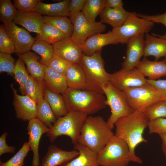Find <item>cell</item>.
I'll return each mask as SVG.
<instances>
[{"mask_svg":"<svg viewBox=\"0 0 166 166\" xmlns=\"http://www.w3.org/2000/svg\"><path fill=\"white\" fill-rule=\"evenodd\" d=\"M43 17L45 22L53 26L67 37H71L73 33V26L67 17L44 16Z\"/></svg>","mask_w":166,"mask_h":166,"instance_id":"cell-33","label":"cell"},{"mask_svg":"<svg viewBox=\"0 0 166 166\" xmlns=\"http://www.w3.org/2000/svg\"><path fill=\"white\" fill-rule=\"evenodd\" d=\"M144 56H153L155 61L166 56V39L146 33L145 36Z\"/></svg>","mask_w":166,"mask_h":166,"instance_id":"cell-22","label":"cell"},{"mask_svg":"<svg viewBox=\"0 0 166 166\" xmlns=\"http://www.w3.org/2000/svg\"><path fill=\"white\" fill-rule=\"evenodd\" d=\"M17 54L26 64L30 75L43 82L46 66L40 63L39 57L35 53L30 51L22 54Z\"/></svg>","mask_w":166,"mask_h":166,"instance_id":"cell-25","label":"cell"},{"mask_svg":"<svg viewBox=\"0 0 166 166\" xmlns=\"http://www.w3.org/2000/svg\"><path fill=\"white\" fill-rule=\"evenodd\" d=\"M138 16L154 23H160L163 25L166 28V11L164 13L156 15H149L139 14ZM166 35V32L164 34Z\"/></svg>","mask_w":166,"mask_h":166,"instance_id":"cell-47","label":"cell"},{"mask_svg":"<svg viewBox=\"0 0 166 166\" xmlns=\"http://www.w3.org/2000/svg\"><path fill=\"white\" fill-rule=\"evenodd\" d=\"M45 87L51 91L63 94L68 88L65 76L46 66L43 79Z\"/></svg>","mask_w":166,"mask_h":166,"instance_id":"cell-23","label":"cell"},{"mask_svg":"<svg viewBox=\"0 0 166 166\" xmlns=\"http://www.w3.org/2000/svg\"><path fill=\"white\" fill-rule=\"evenodd\" d=\"M65 76L68 88L85 90V76L79 63L71 64L68 68Z\"/></svg>","mask_w":166,"mask_h":166,"instance_id":"cell-26","label":"cell"},{"mask_svg":"<svg viewBox=\"0 0 166 166\" xmlns=\"http://www.w3.org/2000/svg\"><path fill=\"white\" fill-rule=\"evenodd\" d=\"M14 75L19 86L20 91L22 95H26L25 86L30 76L26 70L25 63L20 57L15 62L13 71Z\"/></svg>","mask_w":166,"mask_h":166,"instance_id":"cell-35","label":"cell"},{"mask_svg":"<svg viewBox=\"0 0 166 166\" xmlns=\"http://www.w3.org/2000/svg\"><path fill=\"white\" fill-rule=\"evenodd\" d=\"M147 82L153 86L159 92L161 100L166 101V79L151 80L146 79Z\"/></svg>","mask_w":166,"mask_h":166,"instance_id":"cell-45","label":"cell"},{"mask_svg":"<svg viewBox=\"0 0 166 166\" xmlns=\"http://www.w3.org/2000/svg\"><path fill=\"white\" fill-rule=\"evenodd\" d=\"M112 130L101 116H88L77 143L98 154L114 135Z\"/></svg>","mask_w":166,"mask_h":166,"instance_id":"cell-2","label":"cell"},{"mask_svg":"<svg viewBox=\"0 0 166 166\" xmlns=\"http://www.w3.org/2000/svg\"><path fill=\"white\" fill-rule=\"evenodd\" d=\"M97 160L100 166H127L131 161L129 147L114 135L97 154Z\"/></svg>","mask_w":166,"mask_h":166,"instance_id":"cell-7","label":"cell"},{"mask_svg":"<svg viewBox=\"0 0 166 166\" xmlns=\"http://www.w3.org/2000/svg\"><path fill=\"white\" fill-rule=\"evenodd\" d=\"M13 22L16 24L22 26L30 32L39 34L41 26L45 23L43 16L34 11L18 13Z\"/></svg>","mask_w":166,"mask_h":166,"instance_id":"cell-19","label":"cell"},{"mask_svg":"<svg viewBox=\"0 0 166 166\" xmlns=\"http://www.w3.org/2000/svg\"><path fill=\"white\" fill-rule=\"evenodd\" d=\"M7 135V132H4L0 137V156L6 153H14L15 151V147L9 146L7 144L6 138Z\"/></svg>","mask_w":166,"mask_h":166,"instance_id":"cell-46","label":"cell"},{"mask_svg":"<svg viewBox=\"0 0 166 166\" xmlns=\"http://www.w3.org/2000/svg\"><path fill=\"white\" fill-rule=\"evenodd\" d=\"M118 43L112 31L105 34L97 33L85 41L82 47L83 53L91 56L96 52L101 51L105 46Z\"/></svg>","mask_w":166,"mask_h":166,"instance_id":"cell-18","label":"cell"},{"mask_svg":"<svg viewBox=\"0 0 166 166\" xmlns=\"http://www.w3.org/2000/svg\"><path fill=\"white\" fill-rule=\"evenodd\" d=\"M88 116L81 113L70 111L58 118L46 133L50 142L54 143L59 136H66L70 138L73 144L77 143Z\"/></svg>","mask_w":166,"mask_h":166,"instance_id":"cell-4","label":"cell"},{"mask_svg":"<svg viewBox=\"0 0 166 166\" xmlns=\"http://www.w3.org/2000/svg\"><path fill=\"white\" fill-rule=\"evenodd\" d=\"M28 122L26 130L29 137L28 142L30 150L33 153L32 166H39L40 165L39 153L40 141L42 136L43 134L46 133L49 128L37 118Z\"/></svg>","mask_w":166,"mask_h":166,"instance_id":"cell-13","label":"cell"},{"mask_svg":"<svg viewBox=\"0 0 166 166\" xmlns=\"http://www.w3.org/2000/svg\"><path fill=\"white\" fill-rule=\"evenodd\" d=\"M130 12L124 9L117 10L105 7L100 14V22L115 28L122 25L126 21Z\"/></svg>","mask_w":166,"mask_h":166,"instance_id":"cell-27","label":"cell"},{"mask_svg":"<svg viewBox=\"0 0 166 166\" xmlns=\"http://www.w3.org/2000/svg\"><path fill=\"white\" fill-rule=\"evenodd\" d=\"M136 67L149 80H156L166 76V63L164 60L151 61L144 58L140 61Z\"/></svg>","mask_w":166,"mask_h":166,"instance_id":"cell-20","label":"cell"},{"mask_svg":"<svg viewBox=\"0 0 166 166\" xmlns=\"http://www.w3.org/2000/svg\"><path fill=\"white\" fill-rule=\"evenodd\" d=\"M71 65L65 60L54 54L47 66L56 72L65 76Z\"/></svg>","mask_w":166,"mask_h":166,"instance_id":"cell-41","label":"cell"},{"mask_svg":"<svg viewBox=\"0 0 166 166\" xmlns=\"http://www.w3.org/2000/svg\"><path fill=\"white\" fill-rule=\"evenodd\" d=\"M109 82L119 90L140 86L147 83L145 77L136 67L121 69L109 74Z\"/></svg>","mask_w":166,"mask_h":166,"instance_id":"cell-11","label":"cell"},{"mask_svg":"<svg viewBox=\"0 0 166 166\" xmlns=\"http://www.w3.org/2000/svg\"><path fill=\"white\" fill-rule=\"evenodd\" d=\"M69 112L75 111L88 115L105 108L106 98L103 94L88 90L68 87L62 94Z\"/></svg>","mask_w":166,"mask_h":166,"instance_id":"cell-3","label":"cell"},{"mask_svg":"<svg viewBox=\"0 0 166 166\" xmlns=\"http://www.w3.org/2000/svg\"><path fill=\"white\" fill-rule=\"evenodd\" d=\"M145 34L133 38L127 43L126 57L121 63L122 69H128L136 67L144 56Z\"/></svg>","mask_w":166,"mask_h":166,"instance_id":"cell-16","label":"cell"},{"mask_svg":"<svg viewBox=\"0 0 166 166\" xmlns=\"http://www.w3.org/2000/svg\"><path fill=\"white\" fill-rule=\"evenodd\" d=\"M148 127L149 134H166V118H160L149 121Z\"/></svg>","mask_w":166,"mask_h":166,"instance_id":"cell-42","label":"cell"},{"mask_svg":"<svg viewBox=\"0 0 166 166\" xmlns=\"http://www.w3.org/2000/svg\"><path fill=\"white\" fill-rule=\"evenodd\" d=\"M3 25L14 45L15 53L22 54L30 51L35 39L28 31L17 26L13 21L3 23Z\"/></svg>","mask_w":166,"mask_h":166,"instance_id":"cell-12","label":"cell"},{"mask_svg":"<svg viewBox=\"0 0 166 166\" xmlns=\"http://www.w3.org/2000/svg\"><path fill=\"white\" fill-rule=\"evenodd\" d=\"M159 135L162 140V150L166 157V134L162 133L159 134Z\"/></svg>","mask_w":166,"mask_h":166,"instance_id":"cell-49","label":"cell"},{"mask_svg":"<svg viewBox=\"0 0 166 166\" xmlns=\"http://www.w3.org/2000/svg\"><path fill=\"white\" fill-rule=\"evenodd\" d=\"M31 50L35 51L41 57L40 62L47 66L54 55V49L52 45L44 41L35 40Z\"/></svg>","mask_w":166,"mask_h":166,"instance_id":"cell-32","label":"cell"},{"mask_svg":"<svg viewBox=\"0 0 166 166\" xmlns=\"http://www.w3.org/2000/svg\"><path fill=\"white\" fill-rule=\"evenodd\" d=\"M86 0H70L68 11L71 22L81 11Z\"/></svg>","mask_w":166,"mask_h":166,"instance_id":"cell-44","label":"cell"},{"mask_svg":"<svg viewBox=\"0 0 166 166\" xmlns=\"http://www.w3.org/2000/svg\"><path fill=\"white\" fill-rule=\"evenodd\" d=\"M74 148L78 151L79 155L60 166H100L97 153L78 143L74 144Z\"/></svg>","mask_w":166,"mask_h":166,"instance_id":"cell-21","label":"cell"},{"mask_svg":"<svg viewBox=\"0 0 166 166\" xmlns=\"http://www.w3.org/2000/svg\"><path fill=\"white\" fill-rule=\"evenodd\" d=\"M154 25V22L140 18L135 12H132L122 25L111 31L118 43L127 44L131 39L148 33Z\"/></svg>","mask_w":166,"mask_h":166,"instance_id":"cell-8","label":"cell"},{"mask_svg":"<svg viewBox=\"0 0 166 166\" xmlns=\"http://www.w3.org/2000/svg\"><path fill=\"white\" fill-rule=\"evenodd\" d=\"M149 122L144 110H139L135 111L128 116L120 118L114 124L116 128L114 135L128 145L131 161L142 163V160L136 155L135 149L140 144L147 142L143 135Z\"/></svg>","mask_w":166,"mask_h":166,"instance_id":"cell-1","label":"cell"},{"mask_svg":"<svg viewBox=\"0 0 166 166\" xmlns=\"http://www.w3.org/2000/svg\"><path fill=\"white\" fill-rule=\"evenodd\" d=\"M164 61H165V63H166V56L165 57V58L164 59Z\"/></svg>","mask_w":166,"mask_h":166,"instance_id":"cell-51","label":"cell"},{"mask_svg":"<svg viewBox=\"0 0 166 166\" xmlns=\"http://www.w3.org/2000/svg\"><path fill=\"white\" fill-rule=\"evenodd\" d=\"M39 0H14L13 4L18 11L27 12L34 11Z\"/></svg>","mask_w":166,"mask_h":166,"instance_id":"cell-43","label":"cell"},{"mask_svg":"<svg viewBox=\"0 0 166 166\" xmlns=\"http://www.w3.org/2000/svg\"><path fill=\"white\" fill-rule=\"evenodd\" d=\"M123 3L121 0H106L105 7L117 10H123Z\"/></svg>","mask_w":166,"mask_h":166,"instance_id":"cell-48","label":"cell"},{"mask_svg":"<svg viewBox=\"0 0 166 166\" xmlns=\"http://www.w3.org/2000/svg\"><path fill=\"white\" fill-rule=\"evenodd\" d=\"M74 149L70 151L62 150L54 145H50L40 166H60L72 160L79 155Z\"/></svg>","mask_w":166,"mask_h":166,"instance_id":"cell-17","label":"cell"},{"mask_svg":"<svg viewBox=\"0 0 166 166\" xmlns=\"http://www.w3.org/2000/svg\"><path fill=\"white\" fill-rule=\"evenodd\" d=\"M124 92L129 105L134 111L144 110L161 100L158 91L148 83L140 86L127 88Z\"/></svg>","mask_w":166,"mask_h":166,"instance_id":"cell-9","label":"cell"},{"mask_svg":"<svg viewBox=\"0 0 166 166\" xmlns=\"http://www.w3.org/2000/svg\"><path fill=\"white\" fill-rule=\"evenodd\" d=\"M70 1L64 0L57 3L46 4L39 0L34 11L42 15L69 17L68 8Z\"/></svg>","mask_w":166,"mask_h":166,"instance_id":"cell-24","label":"cell"},{"mask_svg":"<svg viewBox=\"0 0 166 166\" xmlns=\"http://www.w3.org/2000/svg\"><path fill=\"white\" fill-rule=\"evenodd\" d=\"M45 88L43 82L30 75L25 86L26 95L37 104L44 99Z\"/></svg>","mask_w":166,"mask_h":166,"instance_id":"cell-30","label":"cell"},{"mask_svg":"<svg viewBox=\"0 0 166 166\" xmlns=\"http://www.w3.org/2000/svg\"><path fill=\"white\" fill-rule=\"evenodd\" d=\"M67 37L66 35L53 26L45 22L41 26L40 32L35 40H40L53 44Z\"/></svg>","mask_w":166,"mask_h":166,"instance_id":"cell-29","label":"cell"},{"mask_svg":"<svg viewBox=\"0 0 166 166\" xmlns=\"http://www.w3.org/2000/svg\"><path fill=\"white\" fill-rule=\"evenodd\" d=\"M14 95L13 105L16 117L23 121H28L37 117V104L26 95H20L11 85Z\"/></svg>","mask_w":166,"mask_h":166,"instance_id":"cell-14","label":"cell"},{"mask_svg":"<svg viewBox=\"0 0 166 166\" xmlns=\"http://www.w3.org/2000/svg\"><path fill=\"white\" fill-rule=\"evenodd\" d=\"M152 35L157 37H158L163 38V39H166V35H160L156 34L154 33H152Z\"/></svg>","mask_w":166,"mask_h":166,"instance_id":"cell-50","label":"cell"},{"mask_svg":"<svg viewBox=\"0 0 166 166\" xmlns=\"http://www.w3.org/2000/svg\"><path fill=\"white\" fill-rule=\"evenodd\" d=\"M106 0H86L81 12L86 19L91 22L95 21L105 7Z\"/></svg>","mask_w":166,"mask_h":166,"instance_id":"cell-31","label":"cell"},{"mask_svg":"<svg viewBox=\"0 0 166 166\" xmlns=\"http://www.w3.org/2000/svg\"><path fill=\"white\" fill-rule=\"evenodd\" d=\"M149 121L166 118V101L160 100L144 110Z\"/></svg>","mask_w":166,"mask_h":166,"instance_id":"cell-36","label":"cell"},{"mask_svg":"<svg viewBox=\"0 0 166 166\" xmlns=\"http://www.w3.org/2000/svg\"><path fill=\"white\" fill-rule=\"evenodd\" d=\"M52 45L55 54L71 64L80 63L83 54L82 48L70 37H67Z\"/></svg>","mask_w":166,"mask_h":166,"instance_id":"cell-15","label":"cell"},{"mask_svg":"<svg viewBox=\"0 0 166 166\" xmlns=\"http://www.w3.org/2000/svg\"><path fill=\"white\" fill-rule=\"evenodd\" d=\"M17 13L10 0H0V20L3 23L13 21Z\"/></svg>","mask_w":166,"mask_h":166,"instance_id":"cell-38","label":"cell"},{"mask_svg":"<svg viewBox=\"0 0 166 166\" xmlns=\"http://www.w3.org/2000/svg\"><path fill=\"white\" fill-rule=\"evenodd\" d=\"M101 88L106 97V104L111 109V114L107 122L112 129L118 119L130 115L135 111L129 105L124 91L119 90L109 82L103 84Z\"/></svg>","mask_w":166,"mask_h":166,"instance_id":"cell-6","label":"cell"},{"mask_svg":"<svg viewBox=\"0 0 166 166\" xmlns=\"http://www.w3.org/2000/svg\"><path fill=\"white\" fill-rule=\"evenodd\" d=\"M73 25L72 40L81 48L89 37L106 30L105 25L101 22H91L85 18L81 11L71 21Z\"/></svg>","mask_w":166,"mask_h":166,"instance_id":"cell-10","label":"cell"},{"mask_svg":"<svg viewBox=\"0 0 166 166\" xmlns=\"http://www.w3.org/2000/svg\"><path fill=\"white\" fill-rule=\"evenodd\" d=\"M0 52L10 54L15 53L14 45L3 25L0 26Z\"/></svg>","mask_w":166,"mask_h":166,"instance_id":"cell-39","label":"cell"},{"mask_svg":"<svg viewBox=\"0 0 166 166\" xmlns=\"http://www.w3.org/2000/svg\"><path fill=\"white\" fill-rule=\"evenodd\" d=\"M30 150L28 142H25L19 150L6 161H0V166H24L25 159Z\"/></svg>","mask_w":166,"mask_h":166,"instance_id":"cell-37","label":"cell"},{"mask_svg":"<svg viewBox=\"0 0 166 166\" xmlns=\"http://www.w3.org/2000/svg\"><path fill=\"white\" fill-rule=\"evenodd\" d=\"M36 118L49 128L52 127L57 119L49 104L44 99L37 104Z\"/></svg>","mask_w":166,"mask_h":166,"instance_id":"cell-34","label":"cell"},{"mask_svg":"<svg viewBox=\"0 0 166 166\" xmlns=\"http://www.w3.org/2000/svg\"><path fill=\"white\" fill-rule=\"evenodd\" d=\"M44 99L51 107L57 118L64 116L68 113L62 95L54 93L45 87Z\"/></svg>","mask_w":166,"mask_h":166,"instance_id":"cell-28","label":"cell"},{"mask_svg":"<svg viewBox=\"0 0 166 166\" xmlns=\"http://www.w3.org/2000/svg\"><path fill=\"white\" fill-rule=\"evenodd\" d=\"M15 61L11 54L0 52V73L5 72L10 75H14Z\"/></svg>","mask_w":166,"mask_h":166,"instance_id":"cell-40","label":"cell"},{"mask_svg":"<svg viewBox=\"0 0 166 166\" xmlns=\"http://www.w3.org/2000/svg\"><path fill=\"white\" fill-rule=\"evenodd\" d=\"M101 53V51L97 52L91 56L83 53L79 63L85 76V90L103 94L101 85L109 82V74L105 69Z\"/></svg>","mask_w":166,"mask_h":166,"instance_id":"cell-5","label":"cell"}]
</instances>
